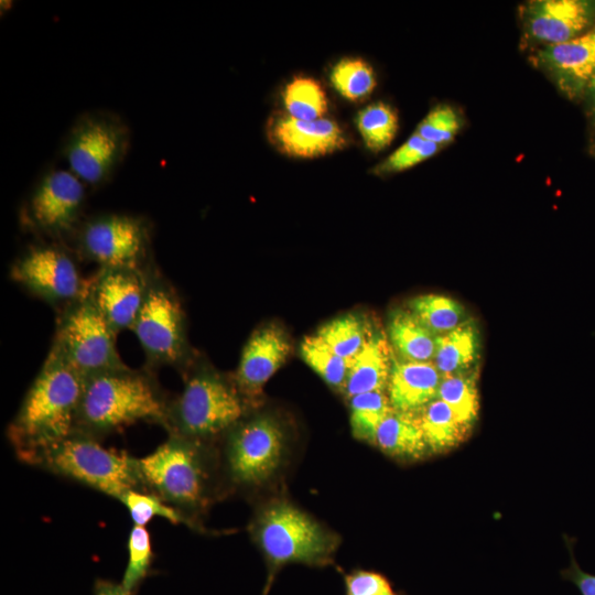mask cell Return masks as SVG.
<instances>
[{
    "mask_svg": "<svg viewBox=\"0 0 595 595\" xmlns=\"http://www.w3.org/2000/svg\"><path fill=\"white\" fill-rule=\"evenodd\" d=\"M130 144V129L107 111L82 115L71 128L63 154L68 170L85 185L106 183L123 161Z\"/></svg>",
    "mask_w": 595,
    "mask_h": 595,
    "instance_id": "obj_9",
    "label": "cell"
},
{
    "mask_svg": "<svg viewBox=\"0 0 595 595\" xmlns=\"http://www.w3.org/2000/svg\"><path fill=\"white\" fill-rule=\"evenodd\" d=\"M585 93H586L587 98H588V105H589L591 115L595 119V74L593 75V77L588 82V84L586 86V89H585Z\"/></svg>",
    "mask_w": 595,
    "mask_h": 595,
    "instance_id": "obj_40",
    "label": "cell"
},
{
    "mask_svg": "<svg viewBox=\"0 0 595 595\" xmlns=\"http://www.w3.org/2000/svg\"><path fill=\"white\" fill-rule=\"evenodd\" d=\"M119 501L127 508L133 524L145 527L153 518L160 517L173 524H185L197 532L207 533L203 524L151 493L130 490Z\"/></svg>",
    "mask_w": 595,
    "mask_h": 595,
    "instance_id": "obj_27",
    "label": "cell"
},
{
    "mask_svg": "<svg viewBox=\"0 0 595 595\" xmlns=\"http://www.w3.org/2000/svg\"><path fill=\"white\" fill-rule=\"evenodd\" d=\"M441 147L413 133L402 145L374 169L376 174L408 170L433 156Z\"/></svg>",
    "mask_w": 595,
    "mask_h": 595,
    "instance_id": "obj_35",
    "label": "cell"
},
{
    "mask_svg": "<svg viewBox=\"0 0 595 595\" xmlns=\"http://www.w3.org/2000/svg\"><path fill=\"white\" fill-rule=\"evenodd\" d=\"M388 338L381 333H370L363 348L351 358L343 387L345 394L387 391L393 355Z\"/></svg>",
    "mask_w": 595,
    "mask_h": 595,
    "instance_id": "obj_20",
    "label": "cell"
},
{
    "mask_svg": "<svg viewBox=\"0 0 595 595\" xmlns=\"http://www.w3.org/2000/svg\"><path fill=\"white\" fill-rule=\"evenodd\" d=\"M407 309L436 336L455 329L469 317L457 300L436 293L412 298Z\"/></svg>",
    "mask_w": 595,
    "mask_h": 595,
    "instance_id": "obj_25",
    "label": "cell"
},
{
    "mask_svg": "<svg viewBox=\"0 0 595 595\" xmlns=\"http://www.w3.org/2000/svg\"><path fill=\"white\" fill-rule=\"evenodd\" d=\"M533 58L565 96L578 97L595 74V25L571 41L545 45Z\"/></svg>",
    "mask_w": 595,
    "mask_h": 595,
    "instance_id": "obj_17",
    "label": "cell"
},
{
    "mask_svg": "<svg viewBox=\"0 0 595 595\" xmlns=\"http://www.w3.org/2000/svg\"><path fill=\"white\" fill-rule=\"evenodd\" d=\"M85 379L63 361L47 355L7 429L17 457L28 462L41 451L69 436Z\"/></svg>",
    "mask_w": 595,
    "mask_h": 595,
    "instance_id": "obj_2",
    "label": "cell"
},
{
    "mask_svg": "<svg viewBox=\"0 0 595 595\" xmlns=\"http://www.w3.org/2000/svg\"><path fill=\"white\" fill-rule=\"evenodd\" d=\"M290 349V340L278 325L268 324L251 334L244 346L234 376L247 404H251L262 394L264 385L285 363Z\"/></svg>",
    "mask_w": 595,
    "mask_h": 595,
    "instance_id": "obj_16",
    "label": "cell"
},
{
    "mask_svg": "<svg viewBox=\"0 0 595 595\" xmlns=\"http://www.w3.org/2000/svg\"><path fill=\"white\" fill-rule=\"evenodd\" d=\"M151 268H100L88 282L90 299L117 334L132 328L145 299Z\"/></svg>",
    "mask_w": 595,
    "mask_h": 595,
    "instance_id": "obj_14",
    "label": "cell"
},
{
    "mask_svg": "<svg viewBox=\"0 0 595 595\" xmlns=\"http://www.w3.org/2000/svg\"><path fill=\"white\" fill-rule=\"evenodd\" d=\"M283 102L288 116L312 121L323 118L327 99L321 85L310 77H294L283 90Z\"/></svg>",
    "mask_w": 595,
    "mask_h": 595,
    "instance_id": "obj_30",
    "label": "cell"
},
{
    "mask_svg": "<svg viewBox=\"0 0 595 595\" xmlns=\"http://www.w3.org/2000/svg\"><path fill=\"white\" fill-rule=\"evenodd\" d=\"M564 540L570 554V565L561 571V576L572 582L581 595H595V575L583 571L574 556L575 539L564 536Z\"/></svg>",
    "mask_w": 595,
    "mask_h": 595,
    "instance_id": "obj_38",
    "label": "cell"
},
{
    "mask_svg": "<svg viewBox=\"0 0 595 595\" xmlns=\"http://www.w3.org/2000/svg\"><path fill=\"white\" fill-rule=\"evenodd\" d=\"M461 128L456 111L447 105L433 108L418 125L414 133L440 147L450 143Z\"/></svg>",
    "mask_w": 595,
    "mask_h": 595,
    "instance_id": "obj_36",
    "label": "cell"
},
{
    "mask_svg": "<svg viewBox=\"0 0 595 595\" xmlns=\"http://www.w3.org/2000/svg\"><path fill=\"white\" fill-rule=\"evenodd\" d=\"M127 549L128 562L120 584L132 595L148 576L154 558L151 536L145 527L132 526Z\"/></svg>",
    "mask_w": 595,
    "mask_h": 595,
    "instance_id": "obj_33",
    "label": "cell"
},
{
    "mask_svg": "<svg viewBox=\"0 0 595 595\" xmlns=\"http://www.w3.org/2000/svg\"><path fill=\"white\" fill-rule=\"evenodd\" d=\"M150 225L129 214H101L77 229L80 255L100 268L147 270L150 252Z\"/></svg>",
    "mask_w": 595,
    "mask_h": 595,
    "instance_id": "obj_11",
    "label": "cell"
},
{
    "mask_svg": "<svg viewBox=\"0 0 595 595\" xmlns=\"http://www.w3.org/2000/svg\"><path fill=\"white\" fill-rule=\"evenodd\" d=\"M300 354L305 364L327 385L343 388L350 367V360L333 351L318 336H305L300 345Z\"/></svg>",
    "mask_w": 595,
    "mask_h": 595,
    "instance_id": "obj_31",
    "label": "cell"
},
{
    "mask_svg": "<svg viewBox=\"0 0 595 595\" xmlns=\"http://www.w3.org/2000/svg\"><path fill=\"white\" fill-rule=\"evenodd\" d=\"M356 121L365 145L372 152L387 148L398 130L394 110L383 102H376L363 109Z\"/></svg>",
    "mask_w": 595,
    "mask_h": 595,
    "instance_id": "obj_32",
    "label": "cell"
},
{
    "mask_svg": "<svg viewBox=\"0 0 595 595\" xmlns=\"http://www.w3.org/2000/svg\"><path fill=\"white\" fill-rule=\"evenodd\" d=\"M247 403L235 380L209 368L187 370L182 392L171 399L167 434L209 442L245 416Z\"/></svg>",
    "mask_w": 595,
    "mask_h": 595,
    "instance_id": "obj_6",
    "label": "cell"
},
{
    "mask_svg": "<svg viewBox=\"0 0 595 595\" xmlns=\"http://www.w3.org/2000/svg\"><path fill=\"white\" fill-rule=\"evenodd\" d=\"M442 375L433 361H410L394 358L387 386L393 410L420 412L437 398Z\"/></svg>",
    "mask_w": 595,
    "mask_h": 595,
    "instance_id": "obj_19",
    "label": "cell"
},
{
    "mask_svg": "<svg viewBox=\"0 0 595 595\" xmlns=\"http://www.w3.org/2000/svg\"><path fill=\"white\" fill-rule=\"evenodd\" d=\"M349 399L353 435L374 444L379 425L393 411L387 391L366 392Z\"/></svg>",
    "mask_w": 595,
    "mask_h": 595,
    "instance_id": "obj_28",
    "label": "cell"
},
{
    "mask_svg": "<svg viewBox=\"0 0 595 595\" xmlns=\"http://www.w3.org/2000/svg\"><path fill=\"white\" fill-rule=\"evenodd\" d=\"M116 335L86 288L77 300L62 307L48 354L86 379L126 366Z\"/></svg>",
    "mask_w": 595,
    "mask_h": 595,
    "instance_id": "obj_7",
    "label": "cell"
},
{
    "mask_svg": "<svg viewBox=\"0 0 595 595\" xmlns=\"http://www.w3.org/2000/svg\"><path fill=\"white\" fill-rule=\"evenodd\" d=\"M28 465L39 467L120 500L130 490H142L137 457L107 448L101 441L73 432L34 455Z\"/></svg>",
    "mask_w": 595,
    "mask_h": 595,
    "instance_id": "obj_5",
    "label": "cell"
},
{
    "mask_svg": "<svg viewBox=\"0 0 595 595\" xmlns=\"http://www.w3.org/2000/svg\"><path fill=\"white\" fill-rule=\"evenodd\" d=\"M478 368L468 372L442 376L437 398L444 401L465 424L474 426L479 414Z\"/></svg>",
    "mask_w": 595,
    "mask_h": 595,
    "instance_id": "obj_26",
    "label": "cell"
},
{
    "mask_svg": "<svg viewBox=\"0 0 595 595\" xmlns=\"http://www.w3.org/2000/svg\"><path fill=\"white\" fill-rule=\"evenodd\" d=\"M143 491L158 496L202 524L218 494L219 457L209 442L169 434L152 453L137 457Z\"/></svg>",
    "mask_w": 595,
    "mask_h": 595,
    "instance_id": "obj_3",
    "label": "cell"
},
{
    "mask_svg": "<svg viewBox=\"0 0 595 595\" xmlns=\"http://www.w3.org/2000/svg\"><path fill=\"white\" fill-rule=\"evenodd\" d=\"M388 340L398 358L402 360L433 361L436 335L408 309H396L390 313Z\"/></svg>",
    "mask_w": 595,
    "mask_h": 595,
    "instance_id": "obj_23",
    "label": "cell"
},
{
    "mask_svg": "<svg viewBox=\"0 0 595 595\" xmlns=\"http://www.w3.org/2000/svg\"><path fill=\"white\" fill-rule=\"evenodd\" d=\"M335 89L349 100L368 96L376 86L372 68L361 58H344L331 73Z\"/></svg>",
    "mask_w": 595,
    "mask_h": 595,
    "instance_id": "obj_34",
    "label": "cell"
},
{
    "mask_svg": "<svg viewBox=\"0 0 595 595\" xmlns=\"http://www.w3.org/2000/svg\"><path fill=\"white\" fill-rule=\"evenodd\" d=\"M86 201V185L69 170H52L34 187L25 217L35 230L50 237H63L79 224Z\"/></svg>",
    "mask_w": 595,
    "mask_h": 595,
    "instance_id": "obj_13",
    "label": "cell"
},
{
    "mask_svg": "<svg viewBox=\"0 0 595 595\" xmlns=\"http://www.w3.org/2000/svg\"><path fill=\"white\" fill-rule=\"evenodd\" d=\"M369 334L360 316L345 314L322 325L315 335L337 355L351 359L363 348Z\"/></svg>",
    "mask_w": 595,
    "mask_h": 595,
    "instance_id": "obj_29",
    "label": "cell"
},
{
    "mask_svg": "<svg viewBox=\"0 0 595 595\" xmlns=\"http://www.w3.org/2000/svg\"><path fill=\"white\" fill-rule=\"evenodd\" d=\"M386 455L418 461L430 454L418 414L393 410L379 425L375 443Z\"/></svg>",
    "mask_w": 595,
    "mask_h": 595,
    "instance_id": "obj_22",
    "label": "cell"
},
{
    "mask_svg": "<svg viewBox=\"0 0 595 595\" xmlns=\"http://www.w3.org/2000/svg\"><path fill=\"white\" fill-rule=\"evenodd\" d=\"M527 37L545 45L571 41L595 25V1L534 0L522 7Z\"/></svg>",
    "mask_w": 595,
    "mask_h": 595,
    "instance_id": "obj_15",
    "label": "cell"
},
{
    "mask_svg": "<svg viewBox=\"0 0 595 595\" xmlns=\"http://www.w3.org/2000/svg\"><path fill=\"white\" fill-rule=\"evenodd\" d=\"M219 456L221 473L237 487L261 485L277 470L284 450V434L268 415L241 419L226 433Z\"/></svg>",
    "mask_w": 595,
    "mask_h": 595,
    "instance_id": "obj_10",
    "label": "cell"
},
{
    "mask_svg": "<svg viewBox=\"0 0 595 595\" xmlns=\"http://www.w3.org/2000/svg\"><path fill=\"white\" fill-rule=\"evenodd\" d=\"M430 453L441 454L462 444L473 426L463 423L454 411L436 398L416 413Z\"/></svg>",
    "mask_w": 595,
    "mask_h": 595,
    "instance_id": "obj_24",
    "label": "cell"
},
{
    "mask_svg": "<svg viewBox=\"0 0 595 595\" xmlns=\"http://www.w3.org/2000/svg\"><path fill=\"white\" fill-rule=\"evenodd\" d=\"M346 595H400L381 573L355 570L344 577Z\"/></svg>",
    "mask_w": 595,
    "mask_h": 595,
    "instance_id": "obj_37",
    "label": "cell"
},
{
    "mask_svg": "<svg viewBox=\"0 0 595 595\" xmlns=\"http://www.w3.org/2000/svg\"><path fill=\"white\" fill-rule=\"evenodd\" d=\"M94 595H129L120 583L98 580L95 584Z\"/></svg>",
    "mask_w": 595,
    "mask_h": 595,
    "instance_id": "obj_39",
    "label": "cell"
},
{
    "mask_svg": "<svg viewBox=\"0 0 595 595\" xmlns=\"http://www.w3.org/2000/svg\"><path fill=\"white\" fill-rule=\"evenodd\" d=\"M131 331L145 355L147 368L154 371L161 366L182 370L187 367L190 350L181 300L153 266L144 302Z\"/></svg>",
    "mask_w": 595,
    "mask_h": 595,
    "instance_id": "obj_8",
    "label": "cell"
},
{
    "mask_svg": "<svg viewBox=\"0 0 595 595\" xmlns=\"http://www.w3.org/2000/svg\"><path fill=\"white\" fill-rule=\"evenodd\" d=\"M480 332L468 317L455 329L436 336L433 363L442 376L464 374L478 368Z\"/></svg>",
    "mask_w": 595,
    "mask_h": 595,
    "instance_id": "obj_21",
    "label": "cell"
},
{
    "mask_svg": "<svg viewBox=\"0 0 595 595\" xmlns=\"http://www.w3.org/2000/svg\"><path fill=\"white\" fill-rule=\"evenodd\" d=\"M268 130L270 140L281 152L298 158L325 155L346 144L340 127L326 118L305 121L278 117Z\"/></svg>",
    "mask_w": 595,
    "mask_h": 595,
    "instance_id": "obj_18",
    "label": "cell"
},
{
    "mask_svg": "<svg viewBox=\"0 0 595 595\" xmlns=\"http://www.w3.org/2000/svg\"><path fill=\"white\" fill-rule=\"evenodd\" d=\"M11 279L31 294L65 306L77 300L87 283L73 257L57 245H36L24 251L12 264Z\"/></svg>",
    "mask_w": 595,
    "mask_h": 595,
    "instance_id": "obj_12",
    "label": "cell"
},
{
    "mask_svg": "<svg viewBox=\"0 0 595 595\" xmlns=\"http://www.w3.org/2000/svg\"><path fill=\"white\" fill-rule=\"evenodd\" d=\"M171 399L147 367L94 375L84 381L74 432L101 441L141 421L165 428Z\"/></svg>",
    "mask_w": 595,
    "mask_h": 595,
    "instance_id": "obj_1",
    "label": "cell"
},
{
    "mask_svg": "<svg viewBox=\"0 0 595 595\" xmlns=\"http://www.w3.org/2000/svg\"><path fill=\"white\" fill-rule=\"evenodd\" d=\"M249 530L268 564L263 595H267L274 575L283 565H328L339 544L336 534L283 500L262 506L251 520Z\"/></svg>",
    "mask_w": 595,
    "mask_h": 595,
    "instance_id": "obj_4",
    "label": "cell"
}]
</instances>
